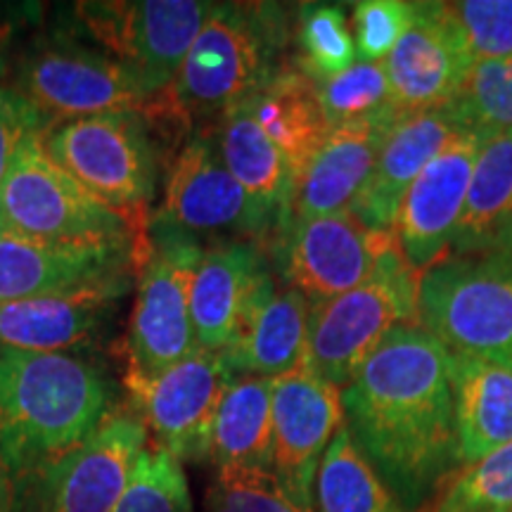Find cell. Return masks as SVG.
<instances>
[{
	"label": "cell",
	"mask_w": 512,
	"mask_h": 512,
	"mask_svg": "<svg viewBox=\"0 0 512 512\" xmlns=\"http://www.w3.org/2000/svg\"><path fill=\"white\" fill-rule=\"evenodd\" d=\"M283 12L264 3H214L185 55L166 107L178 121L221 117L283 69Z\"/></svg>",
	"instance_id": "obj_3"
},
{
	"label": "cell",
	"mask_w": 512,
	"mask_h": 512,
	"mask_svg": "<svg viewBox=\"0 0 512 512\" xmlns=\"http://www.w3.org/2000/svg\"><path fill=\"white\" fill-rule=\"evenodd\" d=\"M484 138L479 131H463L453 138L403 197L394 235L418 278L451 252Z\"/></svg>",
	"instance_id": "obj_17"
},
{
	"label": "cell",
	"mask_w": 512,
	"mask_h": 512,
	"mask_svg": "<svg viewBox=\"0 0 512 512\" xmlns=\"http://www.w3.org/2000/svg\"><path fill=\"white\" fill-rule=\"evenodd\" d=\"M418 280L396 245L368 283L311 306L306 366L335 387H347L389 332L418 325Z\"/></svg>",
	"instance_id": "obj_8"
},
{
	"label": "cell",
	"mask_w": 512,
	"mask_h": 512,
	"mask_svg": "<svg viewBox=\"0 0 512 512\" xmlns=\"http://www.w3.org/2000/svg\"><path fill=\"white\" fill-rule=\"evenodd\" d=\"M275 240L283 285L297 290L311 306L368 283L387 252L399 245L394 233L368 228L351 211L287 219Z\"/></svg>",
	"instance_id": "obj_12"
},
{
	"label": "cell",
	"mask_w": 512,
	"mask_h": 512,
	"mask_svg": "<svg viewBox=\"0 0 512 512\" xmlns=\"http://www.w3.org/2000/svg\"><path fill=\"white\" fill-rule=\"evenodd\" d=\"M43 131L19 147L5 176L0 228L50 242H143L145 235L126 216L98 200L48 155Z\"/></svg>",
	"instance_id": "obj_7"
},
{
	"label": "cell",
	"mask_w": 512,
	"mask_h": 512,
	"mask_svg": "<svg viewBox=\"0 0 512 512\" xmlns=\"http://www.w3.org/2000/svg\"><path fill=\"white\" fill-rule=\"evenodd\" d=\"M150 219L200 240H259L278 223L247 195L223 162L214 131L195 133L181 147L164 185V200Z\"/></svg>",
	"instance_id": "obj_13"
},
{
	"label": "cell",
	"mask_w": 512,
	"mask_h": 512,
	"mask_svg": "<svg viewBox=\"0 0 512 512\" xmlns=\"http://www.w3.org/2000/svg\"><path fill=\"white\" fill-rule=\"evenodd\" d=\"M214 136L235 181L278 223V230L283 228L292 216L297 174L261 131L245 102L221 114Z\"/></svg>",
	"instance_id": "obj_25"
},
{
	"label": "cell",
	"mask_w": 512,
	"mask_h": 512,
	"mask_svg": "<svg viewBox=\"0 0 512 512\" xmlns=\"http://www.w3.org/2000/svg\"><path fill=\"white\" fill-rule=\"evenodd\" d=\"M214 3L204 0H102L76 3L83 34L164 98Z\"/></svg>",
	"instance_id": "obj_9"
},
{
	"label": "cell",
	"mask_w": 512,
	"mask_h": 512,
	"mask_svg": "<svg viewBox=\"0 0 512 512\" xmlns=\"http://www.w3.org/2000/svg\"><path fill=\"white\" fill-rule=\"evenodd\" d=\"M110 401L105 373L86 358L0 347V460L12 491L91 437Z\"/></svg>",
	"instance_id": "obj_2"
},
{
	"label": "cell",
	"mask_w": 512,
	"mask_h": 512,
	"mask_svg": "<svg viewBox=\"0 0 512 512\" xmlns=\"http://www.w3.org/2000/svg\"><path fill=\"white\" fill-rule=\"evenodd\" d=\"M347 425L342 392L306 366L273 377V472L292 501L313 510L320 460Z\"/></svg>",
	"instance_id": "obj_15"
},
{
	"label": "cell",
	"mask_w": 512,
	"mask_h": 512,
	"mask_svg": "<svg viewBox=\"0 0 512 512\" xmlns=\"http://www.w3.org/2000/svg\"><path fill=\"white\" fill-rule=\"evenodd\" d=\"M233 377L221 351L197 349L157 375H126V387L155 446L181 463H200L209 458L216 411Z\"/></svg>",
	"instance_id": "obj_14"
},
{
	"label": "cell",
	"mask_w": 512,
	"mask_h": 512,
	"mask_svg": "<svg viewBox=\"0 0 512 512\" xmlns=\"http://www.w3.org/2000/svg\"><path fill=\"white\" fill-rule=\"evenodd\" d=\"M418 323L446 351L512 370V261L446 256L418 280Z\"/></svg>",
	"instance_id": "obj_4"
},
{
	"label": "cell",
	"mask_w": 512,
	"mask_h": 512,
	"mask_svg": "<svg viewBox=\"0 0 512 512\" xmlns=\"http://www.w3.org/2000/svg\"><path fill=\"white\" fill-rule=\"evenodd\" d=\"M140 242H50L0 228V304L128 280Z\"/></svg>",
	"instance_id": "obj_16"
},
{
	"label": "cell",
	"mask_w": 512,
	"mask_h": 512,
	"mask_svg": "<svg viewBox=\"0 0 512 512\" xmlns=\"http://www.w3.org/2000/svg\"><path fill=\"white\" fill-rule=\"evenodd\" d=\"M486 252L498 254V256H503V259L512 261V216H510V221L501 228V233L496 235L494 242H491V247L486 249Z\"/></svg>",
	"instance_id": "obj_40"
},
{
	"label": "cell",
	"mask_w": 512,
	"mask_h": 512,
	"mask_svg": "<svg viewBox=\"0 0 512 512\" xmlns=\"http://www.w3.org/2000/svg\"><path fill=\"white\" fill-rule=\"evenodd\" d=\"M413 3L403 0H363L351 12V36L361 62H384L406 34Z\"/></svg>",
	"instance_id": "obj_37"
},
{
	"label": "cell",
	"mask_w": 512,
	"mask_h": 512,
	"mask_svg": "<svg viewBox=\"0 0 512 512\" xmlns=\"http://www.w3.org/2000/svg\"><path fill=\"white\" fill-rule=\"evenodd\" d=\"M413 512H512V444L460 465Z\"/></svg>",
	"instance_id": "obj_30"
},
{
	"label": "cell",
	"mask_w": 512,
	"mask_h": 512,
	"mask_svg": "<svg viewBox=\"0 0 512 512\" xmlns=\"http://www.w3.org/2000/svg\"><path fill=\"white\" fill-rule=\"evenodd\" d=\"M266 273L271 268L259 240H216L204 247L190 292L197 349L226 351L233 344Z\"/></svg>",
	"instance_id": "obj_20"
},
{
	"label": "cell",
	"mask_w": 512,
	"mask_h": 512,
	"mask_svg": "<svg viewBox=\"0 0 512 512\" xmlns=\"http://www.w3.org/2000/svg\"><path fill=\"white\" fill-rule=\"evenodd\" d=\"M43 147L67 174L98 200L147 233L157 188V157L147 117L138 112H102L48 124Z\"/></svg>",
	"instance_id": "obj_5"
},
{
	"label": "cell",
	"mask_w": 512,
	"mask_h": 512,
	"mask_svg": "<svg viewBox=\"0 0 512 512\" xmlns=\"http://www.w3.org/2000/svg\"><path fill=\"white\" fill-rule=\"evenodd\" d=\"M512 216V131L484 138L472 169L470 190L456 238L453 256L482 254Z\"/></svg>",
	"instance_id": "obj_28"
},
{
	"label": "cell",
	"mask_w": 512,
	"mask_h": 512,
	"mask_svg": "<svg viewBox=\"0 0 512 512\" xmlns=\"http://www.w3.org/2000/svg\"><path fill=\"white\" fill-rule=\"evenodd\" d=\"M46 119L29 105L17 88L0 86V188L15 162L19 147L46 128Z\"/></svg>",
	"instance_id": "obj_38"
},
{
	"label": "cell",
	"mask_w": 512,
	"mask_h": 512,
	"mask_svg": "<svg viewBox=\"0 0 512 512\" xmlns=\"http://www.w3.org/2000/svg\"><path fill=\"white\" fill-rule=\"evenodd\" d=\"M311 304L292 287H278L266 273L242 316L238 337L221 351L230 373L280 377L306 363Z\"/></svg>",
	"instance_id": "obj_21"
},
{
	"label": "cell",
	"mask_w": 512,
	"mask_h": 512,
	"mask_svg": "<svg viewBox=\"0 0 512 512\" xmlns=\"http://www.w3.org/2000/svg\"><path fill=\"white\" fill-rule=\"evenodd\" d=\"M207 512H306L264 467H221L207 491Z\"/></svg>",
	"instance_id": "obj_35"
},
{
	"label": "cell",
	"mask_w": 512,
	"mask_h": 512,
	"mask_svg": "<svg viewBox=\"0 0 512 512\" xmlns=\"http://www.w3.org/2000/svg\"><path fill=\"white\" fill-rule=\"evenodd\" d=\"M399 119L396 114H384L332 126L328 138L297 178L290 219H316L349 211L373 174L384 138Z\"/></svg>",
	"instance_id": "obj_22"
},
{
	"label": "cell",
	"mask_w": 512,
	"mask_h": 512,
	"mask_svg": "<svg viewBox=\"0 0 512 512\" xmlns=\"http://www.w3.org/2000/svg\"><path fill=\"white\" fill-rule=\"evenodd\" d=\"M384 64L399 117L451 105L475 62L444 3H413L406 34Z\"/></svg>",
	"instance_id": "obj_18"
},
{
	"label": "cell",
	"mask_w": 512,
	"mask_h": 512,
	"mask_svg": "<svg viewBox=\"0 0 512 512\" xmlns=\"http://www.w3.org/2000/svg\"><path fill=\"white\" fill-rule=\"evenodd\" d=\"M202 240L150 219L136 247V304L128 330V373L157 375L197 351L190 292Z\"/></svg>",
	"instance_id": "obj_6"
},
{
	"label": "cell",
	"mask_w": 512,
	"mask_h": 512,
	"mask_svg": "<svg viewBox=\"0 0 512 512\" xmlns=\"http://www.w3.org/2000/svg\"><path fill=\"white\" fill-rule=\"evenodd\" d=\"M0 512H12V482L0 460Z\"/></svg>",
	"instance_id": "obj_41"
},
{
	"label": "cell",
	"mask_w": 512,
	"mask_h": 512,
	"mask_svg": "<svg viewBox=\"0 0 512 512\" xmlns=\"http://www.w3.org/2000/svg\"><path fill=\"white\" fill-rule=\"evenodd\" d=\"M209 460L221 467L273 470V380L238 375L223 392Z\"/></svg>",
	"instance_id": "obj_27"
},
{
	"label": "cell",
	"mask_w": 512,
	"mask_h": 512,
	"mask_svg": "<svg viewBox=\"0 0 512 512\" xmlns=\"http://www.w3.org/2000/svg\"><path fill=\"white\" fill-rule=\"evenodd\" d=\"M318 98L330 126L396 114L382 62H356L328 79H318Z\"/></svg>",
	"instance_id": "obj_31"
},
{
	"label": "cell",
	"mask_w": 512,
	"mask_h": 512,
	"mask_svg": "<svg viewBox=\"0 0 512 512\" xmlns=\"http://www.w3.org/2000/svg\"><path fill=\"white\" fill-rule=\"evenodd\" d=\"M17 91L46 124L102 112H166V95L155 98L124 64L67 38L43 41L24 55Z\"/></svg>",
	"instance_id": "obj_10"
},
{
	"label": "cell",
	"mask_w": 512,
	"mask_h": 512,
	"mask_svg": "<svg viewBox=\"0 0 512 512\" xmlns=\"http://www.w3.org/2000/svg\"><path fill=\"white\" fill-rule=\"evenodd\" d=\"M358 451L403 508H418L458 470L448 351L420 325H399L342 392Z\"/></svg>",
	"instance_id": "obj_1"
},
{
	"label": "cell",
	"mask_w": 512,
	"mask_h": 512,
	"mask_svg": "<svg viewBox=\"0 0 512 512\" xmlns=\"http://www.w3.org/2000/svg\"><path fill=\"white\" fill-rule=\"evenodd\" d=\"M297 43L302 69L313 81L328 79L356 64L354 36L342 5H304L299 12Z\"/></svg>",
	"instance_id": "obj_33"
},
{
	"label": "cell",
	"mask_w": 512,
	"mask_h": 512,
	"mask_svg": "<svg viewBox=\"0 0 512 512\" xmlns=\"http://www.w3.org/2000/svg\"><path fill=\"white\" fill-rule=\"evenodd\" d=\"M460 465L512 444V370L448 351Z\"/></svg>",
	"instance_id": "obj_24"
},
{
	"label": "cell",
	"mask_w": 512,
	"mask_h": 512,
	"mask_svg": "<svg viewBox=\"0 0 512 512\" xmlns=\"http://www.w3.org/2000/svg\"><path fill=\"white\" fill-rule=\"evenodd\" d=\"M472 62L512 55V0L444 3Z\"/></svg>",
	"instance_id": "obj_36"
},
{
	"label": "cell",
	"mask_w": 512,
	"mask_h": 512,
	"mask_svg": "<svg viewBox=\"0 0 512 512\" xmlns=\"http://www.w3.org/2000/svg\"><path fill=\"white\" fill-rule=\"evenodd\" d=\"M112 512H192L181 460L157 446H145Z\"/></svg>",
	"instance_id": "obj_34"
},
{
	"label": "cell",
	"mask_w": 512,
	"mask_h": 512,
	"mask_svg": "<svg viewBox=\"0 0 512 512\" xmlns=\"http://www.w3.org/2000/svg\"><path fill=\"white\" fill-rule=\"evenodd\" d=\"M17 22L12 19L10 12L0 10V74H3L5 62H8V53L12 46V38H15Z\"/></svg>",
	"instance_id": "obj_39"
},
{
	"label": "cell",
	"mask_w": 512,
	"mask_h": 512,
	"mask_svg": "<svg viewBox=\"0 0 512 512\" xmlns=\"http://www.w3.org/2000/svg\"><path fill=\"white\" fill-rule=\"evenodd\" d=\"M245 105L299 178L332 128L316 81L302 67H283Z\"/></svg>",
	"instance_id": "obj_26"
},
{
	"label": "cell",
	"mask_w": 512,
	"mask_h": 512,
	"mask_svg": "<svg viewBox=\"0 0 512 512\" xmlns=\"http://www.w3.org/2000/svg\"><path fill=\"white\" fill-rule=\"evenodd\" d=\"M145 446L136 413H110L83 444L12 491V512H112Z\"/></svg>",
	"instance_id": "obj_11"
},
{
	"label": "cell",
	"mask_w": 512,
	"mask_h": 512,
	"mask_svg": "<svg viewBox=\"0 0 512 512\" xmlns=\"http://www.w3.org/2000/svg\"><path fill=\"white\" fill-rule=\"evenodd\" d=\"M451 107L467 131H512V55L472 64Z\"/></svg>",
	"instance_id": "obj_32"
},
{
	"label": "cell",
	"mask_w": 512,
	"mask_h": 512,
	"mask_svg": "<svg viewBox=\"0 0 512 512\" xmlns=\"http://www.w3.org/2000/svg\"><path fill=\"white\" fill-rule=\"evenodd\" d=\"M313 505L318 512H406L358 451L347 425L335 434L320 460Z\"/></svg>",
	"instance_id": "obj_29"
},
{
	"label": "cell",
	"mask_w": 512,
	"mask_h": 512,
	"mask_svg": "<svg viewBox=\"0 0 512 512\" xmlns=\"http://www.w3.org/2000/svg\"><path fill=\"white\" fill-rule=\"evenodd\" d=\"M463 131L467 128L451 105L401 117L384 138L373 174L351 204V214L368 228L394 233L396 216L408 188Z\"/></svg>",
	"instance_id": "obj_19"
},
{
	"label": "cell",
	"mask_w": 512,
	"mask_h": 512,
	"mask_svg": "<svg viewBox=\"0 0 512 512\" xmlns=\"http://www.w3.org/2000/svg\"><path fill=\"white\" fill-rule=\"evenodd\" d=\"M131 280L83 287L48 297L0 304V347L22 351H67L91 339Z\"/></svg>",
	"instance_id": "obj_23"
}]
</instances>
